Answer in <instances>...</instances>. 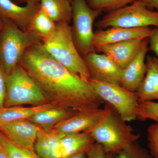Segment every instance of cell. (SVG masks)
<instances>
[{"mask_svg":"<svg viewBox=\"0 0 158 158\" xmlns=\"http://www.w3.org/2000/svg\"><path fill=\"white\" fill-rule=\"evenodd\" d=\"M20 64L54 106L80 112L97 109L105 103L89 81L71 72L45 50L41 42L28 48Z\"/></svg>","mask_w":158,"mask_h":158,"instance_id":"obj_1","label":"cell"},{"mask_svg":"<svg viewBox=\"0 0 158 158\" xmlns=\"http://www.w3.org/2000/svg\"><path fill=\"white\" fill-rule=\"evenodd\" d=\"M56 24L52 35L41 41L43 47L71 72L88 81L90 78V74L84 58L75 44L71 27L65 23Z\"/></svg>","mask_w":158,"mask_h":158,"instance_id":"obj_2","label":"cell"},{"mask_svg":"<svg viewBox=\"0 0 158 158\" xmlns=\"http://www.w3.org/2000/svg\"><path fill=\"white\" fill-rule=\"evenodd\" d=\"M126 122L111 106L108 116L89 133L95 142L103 147L106 153L116 154L141 137Z\"/></svg>","mask_w":158,"mask_h":158,"instance_id":"obj_3","label":"cell"},{"mask_svg":"<svg viewBox=\"0 0 158 158\" xmlns=\"http://www.w3.org/2000/svg\"><path fill=\"white\" fill-rule=\"evenodd\" d=\"M5 107L28 105L40 106L50 103L24 67L18 64L5 75Z\"/></svg>","mask_w":158,"mask_h":158,"instance_id":"obj_4","label":"cell"},{"mask_svg":"<svg viewBox=\"0 0 158 158\" xmlns=\"http://www.w3.org/2000/svg\"><path fill=\"white\" fill-rule=\"evenodd\" d=\"M41 42L34 34L22 31L13 23H4L0 31V66L5 75L20 63L28 48Z\"/></svg>","mask_w":158,"mask_h":158,"instance_id":"obj_5","label":"cell"},{"mask_svg":"<svg viewBox=\"0 0 158 158\" xmlns=\"http://www.w3.org/2000/svg\"><path fill=\"white\" fill-rule=\"evenodd\" d=\"M151 26L158 27V11L148 9L141 0L109 11L96 23V27L101 29L113 27L137 28Z\"/></svg>","mask_w":158,"mask_h":158,"instance_id":"obj_6","label":"cell"},{"mask_svg":"<svg viewBox=\"0 0 158 158\" xmlns=\"http://www.w3.org/2000/svg\"><path fill=\"white\" fill-rule=\"evenodd\" d=\"M71 1L72 7L73 37L79 53L85 56L94 51L93 24L102 11L90 8L86 0Z\"/></svg>","mask_w":158,"mask_h":158,"instance_id":"obj_7","label":"cell"},{"mask_svg":"<svg viewBox=\"0 0 158 158\" xmlns=\"http://www.w3.org/2000/svg\"><path fill=\"white\" fill-rule=\"evenodd\" d=\"M88 81L100 98L113 106L125 121L137 119L140 103L136 92L130 91L118 84L92 78Z\"/></svg>","mask_w":158,"mask_h":158,"instance_id":"obj_8","label":"cell"},{"mask_svg":"<svg viewBox=\"0 0 158 158\" xmlns=\"http://www.w3.org/2000/svg\"><path fill=\"white\" fill-rule=\"evenodd\" d=\"M110 108L111 106L106 103L103 109L99 108L77 112L59 123L53 129L64 135L89 133L108 116Z\"/></svg>","mask_w":158,"mask_h":158,"instance_id":"obj_9","label":"cell"},{"mask_svg":"<svg viewBox=\"0 0 158 158\" xmlns=\"http://www.w3.org/2000/svg\"><path fill=\"white\" fill-rule=\"evenodd\" d=\"M90 78L121 85L123 69L105 54L92 51L84 56Z\"/></svg>","mask_w":158,"mask_h":158,"instance_id":"obj_10","label":"cell"},{"mask_svg":"<svg viewBox=\"0 0 158 158\" xmlns=\"http://www.w3.org/2000/svg\"><path fill=\"white\" fill-rule=\"evenodd\" d=\"M42 128L28 120L0 123V131L11 143L23 148L35 150L37 136Z\"/></svg>","mask_w":158,"mask_h":158,"instance_id":"obj_11","label":"cell"},{"mask_svg":"<svg viewBox=\"0 0 158 158\" xmlns=\"http://www.w3.org/2000/svg\"><path fill=\"white\" fill-rule=\"evenodd\" d=\"M154 28L150 27L127 28L113 27L105 30H99L94 33L93 47L96 49L117 43L135 39L149 38L152 34Z\"/></svg>","mask_w":158,"mask_h":158,"instance_id":"obj_12","label":"cell"},{"mask_svg":"<svg viewBox=\"0 0 158 158\" xmlns=\"http://www.w3.org/2000/svg\"><path fill=\"white\" fill-rule=\"evenodd\" d=\"M40 8V3L19 6L12 0H0V19L11 22L21 30L27 32L29 24Z\"/></svg>","mask_w":158,"mask_h":158,"instance_id":"obj_13","label":"cell"},{"mask_svg":"<svg viewBox=\"0 0 158 158\" xmlns=\"http://www.w3.org/2000/svg\"><path fill=\"white\" fill-rule=\"evenodd\" d=\"M148 51V38L143 40L139 52L123 70L121 85L130 91L136 92L146 74L145 60Z\"/></svg>","mask_w":158,"mask_h":158,"instance_id":"obj_14","label":"cell"},{"mask_svg":"<svg viewBox=\"0 0 158 158\" xmlns=\"http://www.w3.org/2000/svg\"><path fill=\"white\" fill-rule=\"evenodd\" d=\"M144 39L130 40L103 46L95 50L106 55L123 69L139 52Z\"/></svg>","mask_w":158,"mask_h":158,"instance_id":"obj_15","label":"cell"},{"mask_svg":"<svg viewBox=\"0 0 158 158\" xmlns=\"http://www.w3.org/2000/svg\"><path fill=\"white\" fill-rule=\"evenodd\" d=\"M95 143L89 133L65 135L58 142L49 158H65L77 153L87 152Z\"/></svg>","mask_w":158,"mask_h":158,"instance_id":"obj_16","label":"cell"},{"mask_svg":"<svg viewBox=\"0 0 158 158\" xmlns=\"http://www.w3.org/2000/svg\"><path fill=\"white\" fill-rule=\"evenodd\" d=\"M146 74L136 93L139 103L158 100V59L146 57Z\"/></svg>","mask_w":158,"mask_h":158,"instance_id":"obj_17","label":"cell"},{"mask_svg":"<svg viewBox=\"0 0 158 158\" xmlns=\"http://www.w3.org/2000/svg\"><path fill=\"white\" fill-rule=\"evenodd\" d=\"M78 112L75 110L59 107L40 111L28 119L44 131L52 129L61 121L69 118Z\"/></svg>","mask_w":158,"mask_h":158,"instance_id":"obj_18","label":"cell"},{"mask_svg":"<svg viewBox=\"0 0 158 158\" xmlns=\"http://www.w3.org/2000/svg\"><path fill=\"white\" fill-rule=\"evenodd\" d=\"M40 9L56 23L69 24L72 19L71 0H40Z\"/></svg>","mask_w":158,"mask_h":158,"instance_id":"obj_19","label":"cell"},{"mask_svg":"<svg viewBox=\"0 0 158 158\" xmlns=\"http://www.w3.org/2000/svg\"><path fill=\"white\" fill-rule=\"evenodd\" d=\"M51 103L40 106L23 107L21 106L0 108V123H6L18 120H28L40 111L55 107Z\"/></svg>","mask_w":158,"mask_h":158,"instance_id":"obj_20","label":"cell"},{"mask_svg":"<svg viewBox=\"0 0 158 158\" xmlns=\"http://www.w3.org/2000/svg\"><path fill=\"white\" fill-rule=\"evenodd\" d=\"M56 25L40 8L29 24L27 32L34 34L41 41L52 35Z\"/></svg>","mask_w":158,"mask_h":158,"instance_id":"obj_21","label":"cell"},{"mask_svg":"<svg viewBox=\"0 0 158 158\" xmlns=\"http://www.w3.org/2000/svg\"><path fill=\"white\" fill-rule=\"evenodd\" d=\"M65 135L52 129L40 131L35 144V151L42 158H49L61 138Z\"/></svg>","mask_w":158,"mask_h":158,"instance_id":"obj_22","label":"cell"},{"mask_svg":"<svg viewBox=\"0 0 158 158\" xmlns=\"http://www.w3.org/2000/svg\"><path fill=\"white\" fill-rule=\"evenodd\" d=\"M1 143L9 158H42L35 150L23 148L11 143L2 133Z\"/></svg>","mask_w":158,"mask_h":158,"instance_id":"obj_23","label":"cell"},{"mask_svg":"<svg viewBox=\"0 0 158 158\" xmlns=\"http://www.w3.org/2000/svg\"><path fill=\"white\" fill-rule=\"evenodd\" d=\"M137 0H86L88 6L95 10L113 11L121 9Z\"/></svg>","mask_w":158,"mask_h":158,"instance_id":"obj_24","label":"cell"},{"mask_svg":"<svg viewBox=\"0 0 158 158\" xmlns=\"http://www.w3.org/2000/svg\"><path fill=\"white\" fill-rule=\"evenodd\" d=\"M137 119H150L158 123V102L153 101L142 102L139 103Z\"/></svg>","mask_w":158,"mask_h":158,"instance_id":"obj_25","label":"cell"},{"mask_svg":"<svg viewBox=\"0 0 158 158\" xmlns=\"http://www.w3.org/2000/svg\"><path fill=\"white\" fill-rule=\"evenodd\" d=\"M116 155L114 158H153L147 150L137 144L136 142Z\"/></svg>","mask_w":158,"mask_h":158,"instance_id":"obj_26","label":"cell"},{"mask_svg":"<svg viewBox=\"0 0 158 158\" xmlns=\"http://www.w3.org/2000/svg\"><path fill=\"white\" fill-rule=\"evenodd\" d=\"M147 139L150 154L153 158H158V123L148 128Z\"/></svg>","mask_w":158,"mask_h":158,"instance_id":"obj_27","label":"cell"},{"mask_svg":"<svg viewBox=\"0 0 158 158\" xmlns=\"http://www.w3.org/2000/svg\"><path fill=\"white\" fill-rule=\"evenodd\" d=\"M106 154L103 147L96 142L87 152V158H105Z\"/></svg>","mask_w":158,"mask_h":158,"instance_id":"obj_28","label":"cell"},{"mask_svg":"<svg viewBox=\"0 0 158 158\" xmlns=\"http://www.w3.org/2000/svg\"><path fill=\"white\" fill-rule=\"evenodd\" d=\"M148 50L153 52L158 59V27L154 28L153 32L148 38Z\"/></svg>","mask_w":158,"mask_h":158,"instance_id":"obj_29","label":"cell"},{"mask_svg":"<svg viewBox=\"0 0 158 158\" xmlns=\"http://www.w3.org/2000/svg\"><path fill=\"white\" fill-rule=\"evenodd\" d=\"M6 96L5 74L0 66V108L4 106Z\"/></svg>","mask_w":158,"mask_h":158,"instance_id":"obj_30","label":"cell"},{"mask_svg":"<svg viewBox=\"0 0 158 158\" xmlns=\"http://www.w3.org/2000/svg\"><path fill=\"white\" fill-rule=\"evenodd\" d=\"M148 9L158 11V0H141Z\"/></svg>","mask_w":158,"mask_h":158,"instance_id":"obj_31","label":"cell"},{"mask_svg":"<svg viewBox=\"0 0 158 158\" xmlns=\"http://www.w3.org/2000/svg\"><path fill=\"white\" fill-rule=\"evenodd\" d=\"M65 158H87V152H83L77 153Z\"/></svg>","mask_w":158,"mask_h":158,"instance_id":"obj_32","label":"cell"},{"mask_svg":"<svg viewBox=\"0 0 158 158\" xmlns=\"http://www.w3.org/2000/svg\"><path fill=\"white\" fill-rule=\"evenodd\" d=\"M12 1L15 3H26L27 4L29 3H40V0H12Z\"/></svg>","mask_w":158,"mask_h":158,"instance_id":"obj_33","label":"cell"},{"mask_svg":"<svg viewBox=\"0 0 158 158\" xmlns=\"http://www.w3.org/2000/svg\"><path fill=\"white\" fill-rule=\"evenodd\" d=\"M0 158H9L3 148L0 149Z\"/></svg>","mask_w":158,"mask_h":158,"instance_id":"obj_34","label":"cell"},{"mask_svg":"<svg viewBox=\"0 0 158 158\" xmlns=\"http://www.w3.org/2000/svg\"><path fill=\"white\" fill-rule=\"evenodd\" d=\"M105 158H114V157L113 154L109 153H106Z\"/></svg>","mask_w":158,"mask_h":158,"instance_id":"obj_35","label":"cell"},{"mask_svg":"<svg viewBox=\"0 0 158 158\" xmlns=\"http://www.w3.org/2000/svg\"><path fill=\"white\" fill-rule=\"evenodd\" d=\"M4 25V23L0 19V31L2 29Z\"/></svg>","mask_w":158,"mask_h":158,"instance_id":"obj_36","label":"cell"},{"mask_svg":"<svg viewBox=\"0 0 158 158\" xmlns=\"http://www.w3.org/2000/svg\"><path fill=\"white\" fill-rule=\"evenodd\" d=\"M1 134H2V132H1V131H0V149H1V148H3L2 146V143H1Z\"/></svg>","mask_w":158,"mask_h":158,"instance_id":"obj_37","label":"cell"}]
</instances>
